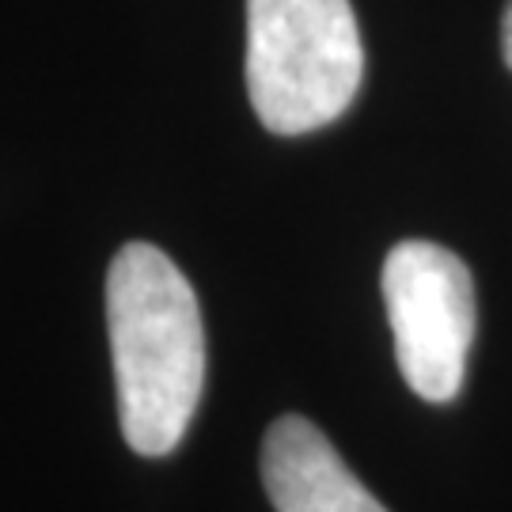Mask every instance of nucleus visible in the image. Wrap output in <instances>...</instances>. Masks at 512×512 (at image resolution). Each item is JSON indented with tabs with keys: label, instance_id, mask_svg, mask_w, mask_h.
Masks as SVG:
<instances>
[{
	"label": "nucleus",
	"instance_id": "obj_1",
	"mask_svg": "<svg viewBox=\"0 0 512 512\" xmlns=\"http://www.w3.org/2000/svg\"><path fill=\"white\" fill-rule=\"evenodd\" d=\"M107 327L122 437L141 456L179 448L205 387L194 285L152 243H126L107 270Z\"/></svg>",
	"mask_w": 512,
	"mask_h": 512
},
{
	"label": "nucleus",
	"instance_id": "obj_2",
	"mask_svg": "<svg viewBox=\"0 0 512 512\" xmlns=\"http://www.w3.org/2000/svg\"><path fill=\"white\" fill-rule=\"evenodd\" d=\"M365 46L349 0H247V95L258 122L300 137L361 92Z\"/></svg>",
	"mask_w": 512,
	"mask_h": 512
},
{
	"label": "nucleus",
	"instance_id": "obj_3",
	"mask_svg": "<svg viewBox=\"0 0 512 512\" xmlns=\"http://www.w3.org/2000/svg\"><path fill=\"white\" fill-rule=\"evenodd\" d=\"M384 300L399 372L425 403H452L475 342V281L467 262L429 239H403L384 258Z\"/></svg>",
	"mask_w": 512,
	"mask_h": 512
},
{
	"label": "nucleus",
	"instance_id": "obj_4",
	"mask_svg": "<svg viewBox=\"0 0 512 512\" xmlns=\"http://www.w3.org/2000/svg\"><path fill=\"white\" fill-rule=\"evenodd\" d=\"M262 482L277 512H387L308 418L285 414L262 440Z\"/></svg>",
	"mask_w": 512,
	"mask_h": 512
},
{
	"label": "nucleus",
	"instance_id": "obj_5",
	"mask_svg": "<svg viewBox=\"0 0 512 512\" xmlns=\"http://www.w3.org/2000/svg\"><path fill=\"white\" fill-rule=\"evenodd\" d=\"M501 50H505V65L512 69V0L505 8V23H501Z\"/></svg>",
	"mask_w": 512,
	"mask_h": 512
}]
</instances>
